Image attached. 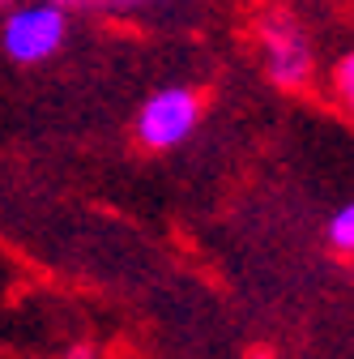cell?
Segmentation results:
<instances>
[{"label": "cell", "instance_id": "cell-6", "mask_svg": "<svg viewBox=\"0 0 354 359\" xmlns=\"http://www.w3.org/2000/svg\"><path fill=\"white\" fill-rule=\"evenodd\" d=\"M94 5L107 9V13H137L146 5H158V0H94Z\"/></svg>", "mask_w": 354, "mask_h": 359}, {"label": "cell", "instance_id": "cell-5", "mask_svg": "<svg viewBox=\"0 0 354 359\" xmlns=\"http://www.w3.org/2000/svg\"><path fill=\"white\" fill-rule=\"evenodd\" d=\"M329 95H333V103L341 111L354 116V48L333 60V69H329Z\"/></svg>", "mask_w": 354, "mask_h": 359}, {"label": "cell", "instance_id": "cell-7", "mask_svg": "<svg viewBox=\"0 0 354 359\" xmlns=\"http://www.w3.org/2000/svg\"><path fill=\"white\" fill-rule=\"evenodd\" d=\"M64 359H94V346H90V342H77V346H69Z\"/></svg>", "mask_w": 354, "mask_h": 359}, {"label": "cell", "instance_id": "cell-2", "mask_svg": "<svg viewBox=\"0 0 354 359\" xmlns=\"http://www.w3.org/2000/svg\"><path fill=\"white\" fill-rule=\"evenodd\" d=\"M69 39V9L52 0H26L0 18V52L13 65H43L52 60Z\"/></svg>", "mask_w": 354, "mask_h": 359}, {"label": "cell", "instance_id": "cell-3", "mask_svg": "<svg viewBox=\"0 0 354 359\" xmlns=\"http://www.w3.org/2000/svg\"><path fill=\"white\" fill-rule=\"evenodd\" d=\"M201 107L205 103H201V95L192 86H158L137 107V116H132V137H137L150 154L175 150L197 133Z\"/></svg>", "mask_w": 354, "mask_h": 359}, {"label": "cell", "instance_id": "cell-1", "mask_svg": "<svg viewBox=\"0 0 354 359\" xmlns=\"http://www.w3.org/2000/svg\"><path fill=\"white\" fill-rule=\"evenodd\" d=\"M256 52H260L264 77L286 95H299L316 81V43L307 34V26L286 9H269L256 22Z\"/></svg>", "mask_w": 354, "mask_h": 359}, {"label": "cell", "instance_id": "cell-4", "mask_svg": "<svg viewBox=\"0 0 354 359\" xmlns=\"http://www.w3.org/2000/svg\"><path fill=\"white\" fill-rule=\"evenodd\" d=\"M325 240H329L333 252L354 257V197L341 201V205L329 214V222H325Z\"/></svg>", "mask_w": 354, "mask_h": 359}]
</instances>
